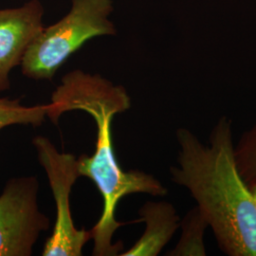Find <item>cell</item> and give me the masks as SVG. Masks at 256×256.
Listing matches in <instances>:
<instances>
[{
  "label": "cell",
  "mask_w": 256,
  "mask_h": 256,
  "mask_svg": "<svg viewBox=\"0 0 256 256\" xmlns=\"http://www.w3.org/2000/svg\"><path fill=\"white\" fill-rule=\"evenodd\" d=\"M146 223L142 238L120 256H156L180 228V218L174 206L166 202H148L140 210Z\"/></svg>",
  "instance_id": "cell-7"
},
{
  "label": "cell",
  "mask_w": 256,
  "mask_h": 256,
  "mask_svg": "<svg viewBox=\"0 0 256 256\" xmlns=\"http://www.w3.org/2000/svg\"><path fill=\"white\" fill-rule=\"evenodd\" d=\"M43 12L38 0L0 10V92L9 88L10 72L21 64L28 48L44 28Z\"/></svg>",
  "instance_id": "cell-6"
},
{
  "label": "cell",
  "mask_w": 256,
  "mask_h": 256,
  "mask_svg": "<svg viewBox=\"0 0 256 256\" xmlns=\"http://www.w3.org/2000/svg\"><path fill=\"white\" fill-rule=\"evenodd\" d=\"M41 165L46 171L56 203V220L52 236L43 250L44 256H81L82 248L92 238V230L77 229L70 212V196L80 178L75 156L61 153L46 137L32 140Z\"/></svg>",
  "instance_id": "cell-4"
},
{
  "label": "cell",
  "mask_w": 256,
  "mask_h": 256,
  "mask_svg": "<svg viewBox=\"0 0 256 256\" xmlns=\"http://www.w3.org/2000/svg\"><path fill=\"white\" fill-rule=\"evenodd\" d=\"M130 106L131 100L124 86L79 70L64 75L48 104L46 117L55 124L64 113L81 110L92 116L97 126L93 155L77 158L79 176L96 184L104 200L101 218L92 230L93 256H119L122 252V243L114 244L112 238L124 225L115 218L116 208L124 196L131 194L164 196L167 194L166 187L154 176L140 170L124 171L115 156L112 120Z\"/></svg>",
  "instance_id": "cell-1"
},
{
  "label": "cell",
  "mask_w": 256,
  "mask_h": 256,
  "mask_svg": "<svg viewBox=\"0 0 256 256\" xmlns=\"http://www.w3.org/2000/svg\"><path fill=\"white\" fill-rule=\"evenodd\" d=\"M48 104L23 106L19 100L0 98V131L10 126H41L46 120Z\"/></svg>",
  "instance_id": "cell-9"
},
{
  "label": "cell",
  "mask_w": 256,
  "mask_h": 256,
  "mask_svg": "<svg viewBox=\"0 0 256 256\" xmlns=\"http://www.w3.org/2000/svg\"><path fill=\"white\" fill-rule=\"evenodd\" d=\"M36 176L12 178L0 194V256H30L48 220L37 202Z\"/></svg>",
  "instance_id": "cell-5"
},
{
  "label": "cell",
  "mask_w": 256,
  "mask_h": 256,
  "mask_svg": "<svg viewBox=\"0 0 256 256\" xmlns=\"http://www.w3.org/2000/svg\"><path fill=\"white\" fill-rule=\"evenodd\" d=\"M176 136L172 180L190 192L226 254L256 256V203L238 170L232 120L220 117L207 144L188 128H178Z\"/></svg>",
  "instance_id": "cell-2"
},
{
  "label": "cell",
  "mask_w": 256,
  "mask_h": 256,
  "mask_svg": "<svg viewBox=\"0 0 256 256\" xmlns=\"http://www.w3.org/2000/svg\"><path fill=\"white\" fill-rule=\"evenodd\" d=\"M250 190H252V194H254V200H256V184Z\"/></svg>",
  "instance_id": "cell-11"
},
{
  "label": "cell",
  "mask_w": 256,
  "mask_h": 256,
  "mask_svg": "<svg viewBox=\"0 0 256 256\" xmlns=\"http://www.w3.org/2000/svg\"><path fill=\"white\" fill-rule=\"evenodd\" d=\"M113 0H72L60 21L44 28L28 48L21 66L34 80H50L61 66L92 38L116 34L108 19Z\"/></svg>",
  "instance_id": "cell-3"
},
{
  "label": "cell",
  "mask_w": 256,
  "mask_h": 256,
  "mask_svg": "<svg viewBox=\"0 0 256 256\" xmlns=\"http://www.w3.org/2000/svg\"><path fill=\"white\" fill-rule=\"evenodd\" d=\"M234 156L241 176L252 189L256 184V124L239 138Z\"/></svg>",
  "instance_id": "cell-10"
},
{
  "label": "cell",
  "mask_w": 256,
  "mask_h": 256,
  "mask_svg": "<svg viewBox=\"0 0 256 256\" xmlns=\"http://www.w3.org/2000/svg\"><path fill=\"white\" fill-rule=\"evenodd\" d=\"M180 228H182V236L176 247L168 252L166 256H206L204 236L209 224L198 206H194L185 214L180 220Z\"/></svg>",
  "instance_id": "cell-8"
}]
</instances>
